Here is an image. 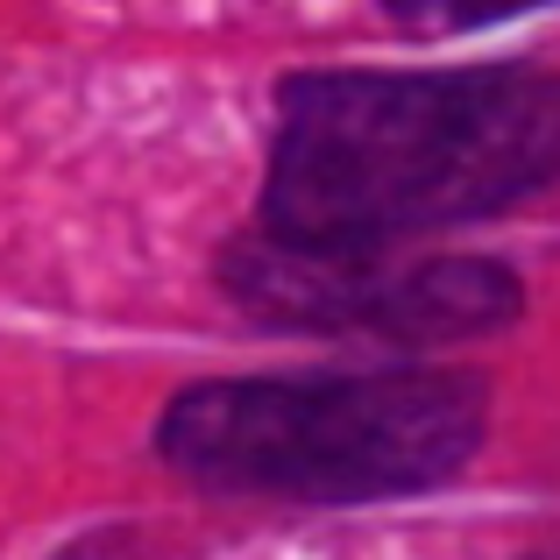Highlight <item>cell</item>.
Wrapping results in <instances>:
<instances>
[{
    "instance_id": "7a4b0ae2",
    "label": "cell",
    "mask_w": 560,
    "mask_h": 560,
    "mask_svg": "<svg viewBox=\"0 0 560 560\" xmlns=\"http://www.w3.org/2000/svg\"><path fill=\"white\" fill-rule=\"evenodd\" d=\"M482 383L454 370L234 376L171 397L156 447L213 490L291 504H376L462 476L482 447Z\"/></svg>"
},
{
    "instance_id": "3957f363",
    "label": "cell",
    "mask_w": 560,
    "mask_h": 560,
    "mask_svg": "<svg viewBox=\"0 0 560 560\" xmlns=\"http://www.w3.org/2000/svg\"><path fill=\"white\" fill-rule=\"evenodd\" d=\"M220 284L248 319L299 334H390V341H454L497 334L518 319L525 291L504 262L433 256L383 262L376 248H299V242H234Z\"/></svg>"
},
{
    "instance_id": "277c9868",
    "label": "cell",
    "mask_w": 560,
    "mask_h": 560,
    "mask_svg": "<svg viewBox=\"0 0 560 560\" xmlns=\"http://www.w3.org/2000/svg\"><path fill=\"white\" fill-rule=\"evenodd\" d=\"M405 28H482V22H511L525 8H547V0H383Z\"/></svg>"
},
{
    "instance_id": "6da1fadb",
    "label": "cell",
    "mask_w": 560,
    "mask_h": 560,
    "mask_svg": "<svg viewBox=\"0 0 560 560\" xmlns=\"http://www.w3.org/2000/svg\"><path fill=\"white\" fill-rule=\"evenodd\" d=\"M560 178V79L539 71H305L277 100L262 228L383 248Z\"/></svg>"
}]
</instances>
